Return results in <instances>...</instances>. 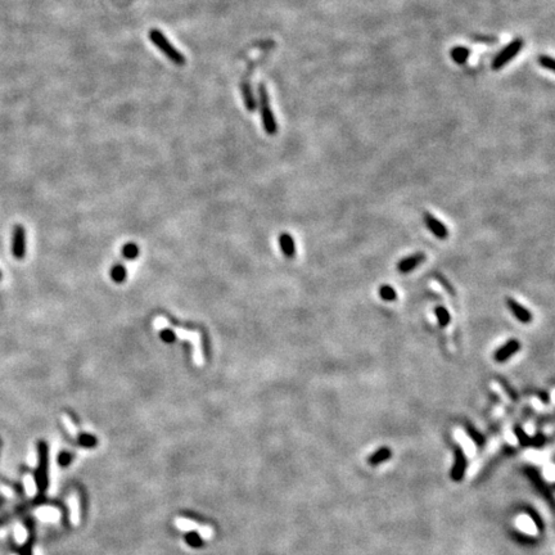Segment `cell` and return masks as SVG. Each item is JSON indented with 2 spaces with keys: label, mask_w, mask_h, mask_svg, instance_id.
Masks as SVG:
<instances>
[{
  "label": "cell",
  "mask_w": 555,
  "mask_h": 555,
  "mask_svg": "<svg viewBox=\"0 0 555 555\" xmlns=\"http://www.w3.org/2000/svg\"><path fill=\"white\" fill-rule=\"evenodd\" d=\"M149 39L150 41L160 49L165 56L171 61L174 65L176 66H184L185 65V57L172 45L171 42L169 41L166 36H165L162 32L158 30V28H150L149 31Z\"/></svg>",
  "instance_id": "cell-1"
},
{
  "label": "cell",
  "mask_w": 555,
  "mask_h": 555,
  "mask_svg": "<svg viewBox=\"0 0 555 555\" xmlns=\"http://www.w3.org/2000/svg\"><path fill=\"white\" fill-rule=\"evenodd\" d=\"M259 99H260V112H261V120L264 130L269 135H275L278 133V124H276L275 116H274L273 110L270 106V98H269L268 89L265 85L261 84L259 86Z\"/></svg>",
  "instance_id": "cell-2"
},
{
  "label": "cell",
  "mask_w": 555,
  "mask_h": 555,
  "mask_svg": "<svg viewBox=\"0 0 555 555\" xmlns=\"http://www.w3.org/2000/svg\"><path fill=\"white\" fill-rule=\"evenodd\" d=\"M524 46V41L521 37H517V39L512 40V41L508 44L507 46L501 49L499 53L493 57L492 63H491V68L493 71H499L502 67L508 65L512 60H514L517 56L519 54V52L522 51V48Z\"/></svg>",
  "instance_id": "cell-3"
},
{
  "label": "cell",
  "mask_w": 555,
  "mask_h": 555,
  "mask_svg": "<svg viewBox=\"0 0 555 555\" xmlns=\"http://www.w3.org/2000/svg\"><path fill=\"white\" fill-rule=\"evenodd\" d=\"M12 255L18 261L26 256V230L21 224H16L12 231Z\"/></svg>",
  "instance_id": "cell-4"
},
{
  "label": "cell",
  "mask_w": 555,
  "mask_h": 555,
  "mask_svg": "<svg viewBox=\"0 0 555 555\" xmlns=\"http://www.w3.org/2000/svg\"><path fill=\"white\" fill-rule=\"evenodd\" d=\"M519 349H521V342L517 338H510L507 343H504L496 349L495 354H493V359H495L496 363H505L512 356L516 355Z\"/></svg>",
  "instance_id": "cell-5"
},
{
  "label": "cell",
  "mask_w": 555,
  "mask_h": 555,
  "mask_svg": "<svg viewBox=\"0 0 555 555\" xmlns=\"http://www.w3.org/2000/svg\"><path fill=\"white\" fill-rule=\"evenodd\" d=\"M426 261V254L424 252H417L414 255H410V256L405 257V259L400 260L397 262V271L401 274H409L414 271L420 264Z\"/></svg>",
  "instance_id": "cell-6"
},
{
  "label": "cell",
  "mask_w": 555,
  "mask_h": 555,
  "mask_svg": "<svg viewBox=\"0 0 555 555\" xmlns=\"http://www.w3.org/2000/svg\"><path fill=\"white\" fill-rule=\"evenodd\" d=\"M424 223H426L427 229L431 231L432 234H433L437 239H441V240L447 239L448 237L447 228H446V225L442 223V221L436 219L433 215L426 212V214H424Z\"/></svg>",
  "instance_id": "cell-7"
},
{
  "label": "cell",
  "mask_w": 555,
  "mask_h": 555,
  "mask_svg": "<svg viewBox=\"0 0 555 555\" xmlns=\"http://www.w3.org/2000/svg\"><path fill=\"white\" fill-rule=\"evenodd\" d=\"M507 306L510 310V313L516 316L517 320L523 323V324H530L531 321H532V313L527 308H524L523 305L519 304L518 301L512 298V297H508L507 298Z\"/></svg>",
  "instance_id": "cell-8"
},
{
  "label": "cell",
  "mask_w": 555,
  "mask_h": 555,
  "mask_svg": "<svg viewBox=\"0 0 555 555\" xmlns=\"http://www.w3.org/2000/svg\"><path fill=\"white\" fill-rule=\"evenodd\" d=\"M279 245L280 251L287 259H293L296 256V243H294L293 237L289 233H282L279 235Z\"/></svg>",
  "instance_id": "cell-9"
},
{
  "label": "cell",
  "mask_w": 555,
  "mask_h": 555,
  "mask_svg": "<svg viewBox=\"0 0 555 555\" xmlns=\"http://www.w3.org/2000/svg\"><path fill=\"white\" fill-rule=\"evenodd\" d=\"M110 276H111V279H112V282L116 283V284H122V283H125L127 278L126 266H125L124 264H121V262H117V264L112 265V268H111L110 270Z\"/></svg>",
  "instance_id": "cell-10"
},
{
  "label": "cell",
  "mask_w": 555,
  "mask_h": 555,
  "mask_svg": "<svg viewBox=\"0 0 555 555\" xmlns=\"http://www.w3.org/2000/svg\"><path fill=\"white\" fill-rule=\"evenodd\" d=\"M240 90H242V96H243V102H244L245 108L249 111L256 110V106H257L256 99H255V95L254 93H252V89L251 86H249V84L243 81L242 85H240Z\"/></svg>",
  "instance_id": "cell-11"
},
{
  "label": "cell",
  "mask_w": 555,
  "mask_h": 555,
  "mask_svg": "<svg viewBox=\"0 0 555 555\" xmlns=\"http://www.w3.org/2000/svg\"><path fill=\"white\" fill-rule=\"evenodd\" d=\"M68 507H70L71 522L72 524L77 526L80 522V501L76 493H71L68 497Z\"/></svg>",
  "instance_id": "cell-12"
},
{
  "label": "cell",
  "mask_w": 555,
  "mask_h": 555,
  "mask_svg": "<svg viewBox=\"0 0 555 555\" xmlns=\"http://www.w3.org/2000/svg\"><path fill=\"white\" fill-rule=\"evenodd\" d=\"M469 56H471V51L465 46H455L450 51V57L451 60L454 61L458 65H464L468 61Z\"/></svg>",
  "instance_id": "cell-13"
},
{
  "label": "cell",
  "mask_w": 555,
  "mask_h": 555,
  "mask_svg": "<svg viewBox=\"0 0 555 555\" xmlns=\"http://www.w3.org/2000/svg\"><path fill=\"white\" fill-rule=\"evenodd\" d=\"M140 254V249H139L138 244L134 242H127L122 245L121 248V255L124 259L129 260V261H134L139 257Z\"/></svg>",
  "instance_id": "cell-14"
},
{
  "label": "cell",
  "mask_w": 555,
  "mask_h": 555,
  "mask_svg": "<svg viewBox=\"0 0 555 555\" xmlns=\"http://www.w3.org/2000/svg\"><path fill=\"white\" fill-rule=\"evenodd\" d=\"M378 294L386 302H395L397 299V292L389 284H382L378 288Z\"/></svg>",
  "instance_id": "cell-15"
},
{
  "label": "cell",
  "mask_w": 555,
  "mask_h": 555,
  "mask_svg": "<svg viewBox=\"0 0 555 555\" xmlns=\"http://www.w3.org/2000/svg\"><path fill=\"white\" fill-rule=\"evenodd\" d=\"M434 314H436L437 321H438V325H440L441 328H445L450 324L451 315L445 306H437V308L434 309Z\"/></svg>",
  "instance_id": "cell-16"
},
{
  "label": "cell",
  "mask_w": 555,
  "mask_h": 555,
  "mask_svg": "<svg viewBox=\"0 0 555 555\" xmlns=\"http://www.w3.org/2000/svg\"><path fill=\"white\" fill-rule=\"evenodd\" d=\"M175 526L176 528H179L180 531L184 532H188V531H195L198 530V523L194 521H190L188 518H176L175 519Z\"/></svg>",
  "instance_id": "cell-17"
},
{
  "label": "cell",
  "mask_w": 555,
  "mask_h": 555,
  "mask_svg": "<svg viewBox=\"0 0 555 555\" xmlns=\"http://www.w3.org/2000/svg\"><path fill=\"white\" fill-rule=\"evenodd\" d=\"M160 338L161 341L165 342L166 344H172L176 341V333L172 329H170V328H165V329H161Z\"/></svg>",
  "instance_id": "cell-18"
},
{
  "label": "cell",
  "mask_w": 555,
  "mask_h": 555,
  "mask_svg": "<svg viewBox=\"0 0 555 555\" xmlns=\"http://www.w3.org/2000/svg\"><path fill=\"white\" fill-rule=\"evenodd\" d=\"M538 63H540V66H541L542 68H545V70H549L550 72H554L555 62L552 57L546 56V54H542V56L538 57Z\"/></svg>",
  "instance_id": "cell-19"
},
{
  "label": "cell",
  "mask_w": 555,
  "mask_h": 555,
  "mask_svg": "<svg viewBox=\"0 0 555 555\" xmlns=\"http://www.w3.org/2000/svg\"><path fill=\"white\" fill-rule=\"evenodd\" d=\"M197 531L202 540H211L214 536V528L211 526H198Z\"/></svg>",
  "instance_id": "cell-20"
},
{
  "label": "cell",
  "mask_w": 555,
  "mask_h": 555,
  "mask_svg": "<svg viewBox=\"0 0 555 555\" xmlns=\"http://www.w3.org/2000/svg\"><path fill=\"white\" fill-rule=\"evenodd\" d=\"M388 457H389V451L388 450L378 451L377 454H375L374 457L370 459V462H372V464H377V463H379V462H382V460L387 459Z\"/></svg>",
  "instance_id": "cell-21"
},
{
  "label": "cell",
  "mask_w": 555,
  "mask_h": 555,
  "mask_svg": "<svg viewBox=\"0 0 555 555\" xmlns=\"http://www.w3.org/2000/svg\"><path fill=\"white\" fill-rule=\"evenodd\" d=\"M436 279L438 280V282H440L441 284H443V287H445V289L447 290L448 293H450V294H454V293H455L454 287H451L450 283H448L447 280L445 279V276H443V275H440V274H436Z\"/></svg>",
  "instance_id": "cell-22"
},
{
  "label": "cell",
  "mask_w": 555,
  "mask_h": 555,
  "mask_svg": "<svg viewBox=\"0 0 555 555\" xmlns=\"http://www.w3.org/2000/svg\"><path fill=\"white\" fill-rule=\"evenodd\" d=\"M65 426L67 427L68 433H70L71 436H72V437H76V436H77V429H76V427H75V424H74V423H72V420H71L70 418H67V417L65 418Z\"/></svg>",
  "instance_id": "cell-23"
},
{
  "label": "cell",
  "mask_w": 555,
  "mask_h": 555,
  "mask_svg": "<svg viewBox=\"0 0 555 555\" xmlns=\"http://www.w3.org/2000/svg\"><path fill=\"white\" fill-rule=\"evenodd\" d=\"M3 279V273H2V270H0V280Z\"/></svg>",
  "instance_id": "cell-24"
},
{
  "label": "cell",
  "mask_w": 555,
  "mask_h": 555,
  "mask_svg": "<svg viewBox=\"0 0 555 555\" xmlns=\"http://www.w3.org/2000/svg\"><path fill=\"white\" fill-rule=\"evenodd\" d=\"M0 446H2V440H0Z\"/></svg>",
  "instance_id": "cell-25"
}]
</instances>
